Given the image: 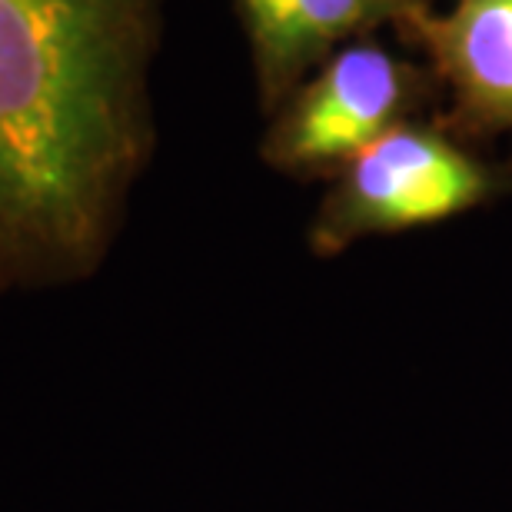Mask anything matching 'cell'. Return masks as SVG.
Instances as JSON below:
<instances>
[{"label":"cell","mask_w":512,"mask_h":512,"mask_svg":"<svg viewBox=\"0 0 512 512\" xmlns=\"http://www.w3.org/2000/svg\"><path fill=\"white\" fill-rule=\"evenodd\" d=\"M137 0H0V276L97 250L133 157Z\"/></svg>","instance_id":"cell-1"},{"label":"cell","mask_w":512,"mask_h":512,"mask_svg":"<svg viewBox=\"0 0 512 512\" xmlns=\"http://www.w3.org/2000/svg\"><path fill=\"white\" fill-rule=\"evenodd\" d=\"M353 193L370 220L413 227L469 207L483 193V177L443 140L393 130L356 153Z\"/></svg>","instance_id":"cell-2"},{"label":"cell","mask_w":512,"mask_h":512,"mask_svg":"<svg viewBox=\"0 0 512 512\" xmlns=\"http://www.w3.org/2000/svg\"><path fill=\"white\" fill-rule=\"evenodd\" d=\"M436 40L466 97L512 117V0H463Z\"/></svg>","instance_id":"cell-4"},{"label":"cell","mask_w":512,"mask_h":512,"mask_svg":"<svg viewBox=\"0 0 512 512\" xmlns=\"http://www.w3.org/2000/svg\"><path fill=\"white\" fill-rule=\"evenodd\" d=\"M380 0H243L260 44L270 64H293L346 30L363 24Z\"/></svg>","instance_id":"cell-5"},{"label":"cell","mask_w":512,"mask_h":512,"mask_svg":"<svg viewBox=\"0 0 512 512\" xmlns=\"http://www.w3.org/2000/svg\"><path fill=\"white\" fill-rule=\"evenodd\" d=\"M399 100V74L383 50L353 47L333 60L300 104L286 153L293 160H333L383 137Z\"/></svg>","instance_id":"cell-3"}]
</instances>
